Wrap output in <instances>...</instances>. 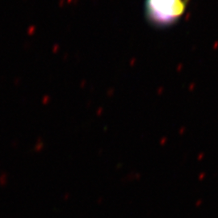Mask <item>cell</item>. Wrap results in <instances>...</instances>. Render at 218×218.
<instances>
[{"instance_id": "6da1fadb", "label": "cell", "mask_w": 218, "mask_h": 218, "mask_svg": "<svg viewBox=\"0 0 218 218\" xmlns=\"http://www.w3.org/2000/svg\"><path fill=\"white\" fill-rule=\"evenodd\" d=\"M188 0H145L148 21L158 28H166L180 21L186 11Z\"/></svg>"}]
</instances>
